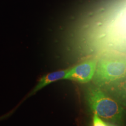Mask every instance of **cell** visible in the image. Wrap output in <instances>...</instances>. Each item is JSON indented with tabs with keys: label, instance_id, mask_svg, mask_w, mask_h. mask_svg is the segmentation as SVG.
<instances>
[{
	"label": "cell",
	"instance_id": "6da1fadb",
	"mask_svg": "<svg viewBox=\"0 0 126 126\" xmlns=\"http://www.w3.org/2000/svg\"><path fill=\"white\" fill-rule=\"evenodd\" d=\"M86 98L88 106L94 114L112 123H119L125 117L122 105L100 88L93 86L88 89Z\"/></svg>",
	"mask_w": 126,
	"mask_h": 126
},
{
	"label": "cell",
	"instance_id": "7a4b0ae2",
	"mask_svg": "<svg viewBox=\"0 0 126 126\" xmlns=\"http://www.w3.org/2000/svg\"><path fill=\"white\" fill-rule=\"evenodd\" d=\"M126 77V55L113 53L97 61L94 82L99 87Z\"/></svg>",
	"mask_w": 126,
	"mask_h": 126
},
{
	"label": "cell",
	"instance_id": "3957f363",
	"mask_svg": "<svg viewBox=\"0 0 126 126\" xmlns=\"http://www.w3.org/2000/svg\"><path fill=\"white\" fill-rule=\"evenodd\" d=\"M97 61L96 59L89 60L68 69L64 79L74 81L80 83H87L94 78Z\"/></svg>",
	"mask_w": 126,
	"mask_h": 126
},
{
	"label": "cell",
	"instance_id": "277c9868",
	"mask_svg": "<svg viewBox=\"0 0 126 126\" xmlns=\"http://www.w3.org/2000/svg\"><path fill=\"white\" fill-rule=\"evenodd\" d=\"M105 86L111 96L116 99L122 106L126 107V77Z\"/></svg>",
	"mask_w": 126,
	"mask_h": 126
},
{
	"label": "cell",
	"instance_id": "5b68a950",
	"mask_svg": "<svg viewBox=\"0 0 126 126\" xmlns=\"http://www.w3.org/2000/svg\"><path fill=\"white\" fill-rule=\"evenodd\" d=\"M67 71L68 69L57 71L51 72V73L48 74L42 77L38 83L36 85V86L32 91L29 96L33 95L37 92H38L39 91L41 90L42 88L48 85L50 83L54 82L55 81H59L60 79H64Z\"/></svg>",
	"mask_w": 126,
	"mask_h": 126
},
{
	"label": "cell",
	"instance_id": "8992f818",
	"mask_svg": "<svg viewBox=\"0 0 126 126\" xmlns=\"http://www.w3.org/2000/svg\"><path fill=\"white\" fill-rule=\"evenodd\" d=\"M92 126H109V123L104 122L97 114H94L92 120Z\"/></svg>",
	"mask_w": 126,
	"mask_h": 126
},
{
	"label": "cell",
	"instance_id": "52a82bcc",
	"mask_svg": "<svg viewBox=\"0 0 126 126\" xmlns=\"http://www.w3.org/2000/svg\"><path fill=\"white\" fill-rule=\"evenodd\" d=\"M109 126H116L114 125V124H110V123H109Z\"/></svg>",
	"mask_w": 126,
	"mask_h": 126
}]
</instances>
